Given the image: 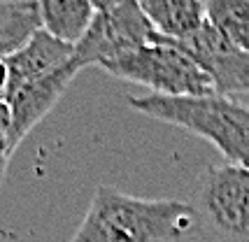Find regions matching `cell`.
I'll return each mask as SVG.
<instances>
[{
	"label": "cell",
	"instance_id": "obj_2",
	"mask_svg": "<svg viewBox=\"0 0 249 242\" xmlns=\"http://www.w3.org/2000/svg\"><path fill=\"white\" fill-rule=\"evenodd\" d=\"M128 105L144 117L196 133L212 142L231 165L249 170V105L221 96L168 98L130 96Z\"/></svg>",
	"mask_w": 249,
	"mask_h": 242
},
{
	"label": "cell",
	"instance_id": "obj_6",
	"mask_svg": "<svg viewBox=\"0 0 249 242\" xmlns=\"http://www.w3.org/2000/svg\"><path fill=\"white\" fill-rule=\"evenodd\" d=\"M205 70L214 96L249 105V54L226 40L210 21H205L191 37L177 40Z\"/></svg>",
	"mask_w": 249,
	"mask_h": 242
},
{
	"label": "cell",
	"instance_id": "obj_4",
	"mask_svg": "<svg viewBox=\"0 0 249 242\" xmlns=\"http://www.w3.org/2000/svg\"><path fill=\"white\" fill-rule=\"evenodd\" d=\"M194 209L214 242H249V170L210 165L198 177Z\"/></svg>",
	"mask_w": 249,
	"mask_h": 242
},
{
	"label": "cell",
	"instance_id": "obj_5",
	"mask_svg": "<svg viewBox=\"0 0 249 242\" xmlns=\"http://www.w3.org/2000/svg\"><path fill=\"white\" fill-rule=\"evenodd\" d=\"M156 28L140 10L138 0H121L109 10L96 12L84 37L77 42L72 63L79 70L105 66L154 42Z\"/></svg>",
	"mask_w": 249,
	"mask_h": 242
},
{
	"label": "cell",
	"instance_id": "obj_10",
	"mask_svg": "<svg viewBox=\"0 0 249 242\" xmlns=\"http://www.w3.org/2000/svg\"><path fill=\"white\" fill-rule=\"evenodd\" d=\"M42 28L61 42L77 47L96 17L91 0H37Z\"/></svg>",
	"mask_w": 249,
	"mask_h": 242
},
{
	"label": "cell",
	"instance_id": "obj_11",
	"mask_svg": "<svg viewBox=\"0 0 249 242\" xmlns=\"http://www.w3.org/2000/svg\"><path fill=\"white\" fill-rule=\"evenodd\" d=\"M40 28L37 0H0V61L26 47Z\"/></svg>",
	"mask_w": 249,
	"mask_h": 242
},
{
	"label": "cell",
	"instance_id": "obj_7",
	"mask_svg": "<svg viewBox=\"0 0 249 242\" xmlns=\"http://www.w3.org/2000/svg\"><path fill=\"white\" fill-rule=\"evenodd\" d=\"M77 72H79V68L70 61L61 70H56L42 79H35L31 84H23L21 88L12 91L5 98L7 107H10L14 135L19 142L52 112V107L65 93L68 84L77 77Z\"/></svg>",
	"mask_w": 249,
	"mask_h": 242
},
{
	"label": "cell",
	"instance_id": "obj_8",
	"mask_svg": "<svg viewBox=\"0 0 249 242\" xmlns=\"http://www.w3.org/2000/svg\"><path fill=\"white\" fill-rule=\"evenodd\" d=\"M72 54H75V47L61 42L58 37L47 33L44 28H40L28 40L26 47H21L10 58H5L7 70H10V91H7V96L12 91L21 88L23 84H31L35 79H42L47 75L56 72V70H61L72 61Z\"/></svg>",
	"mask_w": 249,
	"mask_h": 242
},
{
	"label": "cell",
	"instance_id": "obj_14",
	"mask_svg": "<svg viewBox=\"0 0 249 242\" xmlns=\"http://www.w3.org/2000/svg\"><path fill=\"white\" fill-rule=\"evenodd\" d=\"M7 91H10V70L5 61H0V103L7 98Z\"/></svg>",
	"mask_w": 249,
	"mask_h": 242
},
{
	"label": "cell",
	"instance_id": "obj_15",
	"mask_svg": "<svg viewBox=\"0 0 249 242\" xmlns=\"http://www.w3.org/2000/svg\"><path fill=\"white\" fill-rule=\"evenodd\" d=\"M121 0H91V5L96 7V12H103V10H109L114 5H119Z\"/></svg>",
	"mask_w": 249,
	"mask_h": 242
},
{
	"label": "cell",
	"instance_id": "obj_3",
	"mask_svg": "<svg viewBox=\"0 0 249 242\" xmlns=\"http://www.w3.org/2000/svg\"><path fill=\"white\" fill-rule=\"evenodd\" d=\"M112 77L149 88L154 96L203 98L214 96V84L194 56L177 40L156 33L152 44L100 66Z\"/></svg>",
	"mask_w": 249,
	"mask_h": 242
},
{
	"label": "cell",
	"instance_id": "obj_1",
	"mask_svg": "<svg viewBox=\"0 0 249 242\" xmlns=\"http://www.w3.org/2000/svg\"><path fill=\"white\" fill-rule=\"evenodd\" d=\"M196 226L189 203L135 198L100 184L70 242H177Z\"/></svg>",
	"mask_w": 249,
	"mask_h": 242
},
{
	"label": "cell",
	"instance_id": "obj_9",
	"mask_svg": "<svg viewBox=\"0 0 249 242\" xmlns=\"http://www.w3.org/2000/svg\"><path fill=\"white\" fill-rule=\"evenodd\" d=\"M156 33L170 40H186L207 21L205 0H138Z\"/></svg>",
	"mask_w": 249,
	"mask_h": 242
},
{
	"label": "cell",
	"instance_id": "obj_12",
	"mask_svg": "<svg viewBox=\"0 0 249 242\" xmlns=\"http://www.w3.org/2000/svg\"><path fill=\"white\" fill-rule=\"evenodd\" d=\"M207 21L249 54V0H205Z\"/></svg>",
	"mask_w": 249,
	"mask_h": 242
},
{
	"label": "cell",
	"instance_id": "obj_13",
	"mask_svg": "<svg viewBox=\"0 0 249 242\" xmlns=\"http://www.w3.org/2000/svg\"><path fill=\"white\" fill-rule=\"evenodd\" d=\"M17 147H19V140H17V135H14L10 107H7V103L2 100V103H0V187H2V182H5L7 165H10V158Z\"/></svg>",
	"mask_w": 249,
	"mask_h": 242
}]
</instances>
